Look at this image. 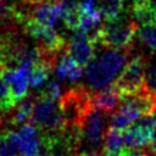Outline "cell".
<instances>
[{"instance_id":"cell-1","label":"cell","mask_w":156,"mask_h":156,"mask_svg":"<svg viewBox=\"0 0 156 156\" xmlns=\"http://www.w3.org/2000/svg\"><path fill=\"white\" fill-rule=\"evenodd\" d=\"M136 30L138 23L135 20L129 15L121 13L113 20L102 21L88 35L94 45H101L104 49L130 51L134 45Z\"/></svg>"},{"instance_id":"cell-2","label":"cell","mask_w":156,"mask_h":156,"mask_svg":"<svg viewBox=\"0 0 156 156\" xmlns=\"http://www.w3.org/2000/svg\"><path fill=\"white\" fill-rule=\"evenodd\" d=\"M128 58V51L107 49V51L95 57L87 65L85 85L91 91H96L110 85L117 74L123 69Z\"/></svg>"},{"instance_id":"cell-3","label":"cell","mask_w":156,"mask_h":156,"mask_svg":"<svg viewBox=\"0 0 156 156\" xmlns=\"http://www.w3.org/2000/svg\"><path fill=\"white\" fill-rule=\"evenodd\" d=\"M93 91L85 84H77L58 98V106L65 126H79L91 108Z\"/></svg>"},{"instance_id":"cell-4","label":"cell","mask_w":156,"mask_h":156,"mask_svg":"<svg viewBox=\"0 0 156 156\" xmlns=\"http://www.w3.org/2000/svg\"><path fill=\"white\" fill-rule=\"evenodd\" d=\"M30 123H33L41 133H55L61 130L65 127V122L56 100L37 94Z\"/></svg>"},{"instance_id":"cell-5","label":"cell","mask_w":156,"mask_h":156,"mask_svg":"<svg viewBox=\"0 0 156 156\" xmlns=\"http://www.w3.org/2000/svg\"><path fill=\"white\" fill-rule=\"evenodd\" d=\"M146 60V56L141 54H134L133 48L130 49L129 58L115 83L123 98L134 95L144 89V72Z\"/></svg>"},{"instance_id":"cell-6","label":"cell","mask_w":156,"mask_h":156,"mask_svg":"<svg viewBox=\"0 0 156 156\" xmlns=\"http://www.w3.org/2000/svg\"><path fill=\"white\" fill-rule=\"evenodd\" d=\"M22 28L27 35L35 40L37 49L39 51L58 55L66 50V39L52 27H46L28 20L22 24Z\"/></svg>"},{"instance_id":"cell-7","label":"cell","mask_w":156,"mask_h":156,"mask_svg":"<svg viewBox=\"0 0 156 156\" xmlns=\"http://www.w3.org/2000/svg\"><path fill=\"white\" fill-rule=\"evenodd\" d=\"M95 45L87 32L77 29L66 44L67 54L82 67H85L94 57Z\"/></svg>"},{"instance_id":"cell-8","label":"cell","mask_w":156,"mask_h":156,"mask_svg":"<svg viewBox=\"0 0 156 156\" xmlns=\"http://www.w3.org/2000/svg\"><path fill=\"white\" fill-rule=\"evenodd\" d=\"M61 15V0H44L30 4L28 20L46 27H54ZM27 20V21H28Z\"/></svg>"},{"instance_id":"cell-9","label":"cell","mask_w":156,"mask_h":156,"mask_svg":"<svg viewBox=\"0 0 156 156\" xmlns=\"http://www.w3.org/2000/svg\"><path fill=\"white\" fill-rule=\"evenodd\" d=\"M20 155L21 156H40L41 134L40 130L30 122L24 123L18 129Z\"/></svg>"},{"instance_id":"cell-10","label":"cell","mask_w":156,"mask_h":156,"mask_svg":"<svg viewBox=\"0 0 156 156\" xmlns=\"http://www.w3.org/2000/svg\"><path fill=\"white\" fill-rule=\"evenodd\" d=\"M122 100H123V96L115 84L113 85L110 84L100 90L93 91L91 94V106L108 115L119 107V104L122 102Z\"/></svg>"},{"instance_id":"cell-11","label":"cell","mask_w":156,"mask_h":156,"mask_svg":"<svg viewBox=\"0 0 156 156\" xmlns=\"http://www.w3.org/2000/svg\"><path fill=\"white\" fill-rule=\"evenodd\" d=\"M79 13L78 29L87 33L93 32L102 22V16L96 0H83L77 4Z\"/></svg>"},{"instance_id":"cell-12","label":"cell","mask_w":156,"mask_h":156,"mask_svg":"<svg viewBox=\"0 0 156 156\" xmlns=\"http://www.w3.org/2000/svg\"><path fill=\"white\" fill-rule=\"evenodd\" d=\"M28 73L29 71L24 67L17 68H5L2 71V77L7 82L12 96L18 102L28 93Z\"/></svg>"},{"instance_id":"cell-13","label":"cell","mask_w":156,"mask_h":156,"mask_svg":"<svg viewBox=\"0 0 156 156\" xmlns=\"http://www.w3.org/2000/svg\"><path fill=\"white\" fill-rule=\"evenodd\" d=\"M35 99H37V94L27 93V95L17 102V105L13 107L15 108L13 112H11L7 117V122L10 123V126L21 127L22 124L30 122Z\"/></svg>"},{"instance_id":"cell-14","label":"cell","mask_w":156,"mask_h":156,"mask_svg":"<svg viewBox=\"0 0 156 156\" xmlns=\"http://www.w3.org/2000/svg\"><path fill=\"white\" fill-rule=\"evenodd\" d=\"M55 73L60 79H67L71 82H76L78 80L82 74H83V69L82 66L78 65L65 50L63 52L60 54L56 63H55Z\"/></svg>"},{"instance_id":"cell-15","label":"cell","mask_w":156,"mask_h":156,"mask_svg":"<svg viewBox=\"0 0 156 156\" xmlns=\"http://www.w3.org/2000/svg\"><path fill=\"white\" fill-rule=\"evenodd\" d=\"M0 156H21L17 132L12 129L0 130Z\"/></svg>"},{"instance_id":"cell-16","label":"cell","mask_w":156,"mask_h":156,"mask_svg":"<svg viewBox=\"0 0 156 156\" xmlns=\"http://www.w3.org/2000/svg\"><path fill=\"white\" fill-rule=\"evenodd\" d=\"M123 143H124V138L121 130L110 127L105 132L104 138H102V154L112 155V154L122 152Z\"/></svg>"},{"instance_id":"cell-17","label":"cell","mask_w":156,"mask_h":156,"mask_svg":"<svg viewBox=\"0 0 156 156\" xmlns=\"http://www.w3.org/2000/svg\"><path fill=\"white\" fill-rule=\"evenodd\" d=\"M51 71H52V67H50L48 63H45L40 60H37V62L32 66V68L29 69V73H28L29 85L35 89L43 87L48 82Z\"/></svg>"},{"instance_id":"cell-18","label":"cell","mask_w":156,"mask_h":156,"mask_svg":"<svg viewBox=\"0 0 156 156\" xmlns=\"http://www.w3.org/2000/svg\"><path fill=\"white\" fill-rule=\"evenodd\" d=\"M60 18L67 29L77 30L79 24V13L77 2L72 0H61V15Z\"/></svg>"},{"instance_id":"cell-19","label":"cell","mask_w":156,"mask_h":156,"mask_svg":"<svg viewBox=\"0 0 156 156\" xmlns=\"http://www.w3.org/2000/svg\"><path fill=\"white\" fill-rule=\"evenodd\" d=\"M136 34L139 40L156 55V22L140 24Z\"/></svg>"},{"instance_id":"cell-20","label":"cell","mask_w":156,"mask_h":156,"mask_svg":"<svg viewBox=\"0 0 156 156\" xmlns=\"http://www.w3.org/2000/svg\"><path fill=\"white\" fill-rule=\"evenodd\" d=\"M102 20L108 21L123 13V0H99L98 2Z\"/></svg>"},{"instance_id":"cell-21","label":"cell","mask_w":156,"mask_h":156,"mask_svg":"<svg viewBox=\"0 0 156 156\" xmlns=\"http://www.w3.org/2000/svg\"><path fill=\"white\" fill-rule=\"evenodd\" d=\"M17 105V101L12 96L11 89L7 82L2 77V71L0 69V111L9 113Z\"/></svg>"},{"instance_id":"cell-22","label":"cell","mask_w":156,"mask_h":156,"mask_svg":"<svg viewBox=\"0 0 156 156\" xmlns=\"http://www.w3.org/2000/svg\"><path fill=\"white\" fill-rule=\"evenodd\" d=\"M144 90L156 96V58L150 60L147 57L144 72Z\"/></svg>"},{"instance_id":"cell-23","label":"cell","mask_w":156,"mask_h":156,"mask_svg":"<svg viewBox=\"0 0 156 156\" xmlns=\"http://www.w3.org/2000/svg\"><path fill=\"white\" fill-rule=\"evenodd\" d=\"M39 95L41 96H46V98H50V99H58L61 96V87H60V83L55 79L50 80L45 87L44 89L39 93Z\"/></svg>"},{"instance_id":"cell-24","label":"cell","mask_w":156,"mask_h":156,"mask_svg":"<svg viewBox=\"0 0 156 156\" xmlns=\"http://www.w3.org/2000/svg\"><path fill=\"white\" fill-rule=\"evenodd\" d=\"M76 156H102V155H99V154H91V152H79V154H77Z\"/></svg>"},{"instance_id":"cell-25","label":"cell","mask_w":156,"mask_h":156,"mask_svg":"<svg viewBox=\"0 0 156 156\" xmlns=\"http://www.w3.org/2000/svg\"><path fill=\"white\" fill-rule=\"evenodd\" d=\"M149 147H150V149H149V151H151L152 154H155V155H156V139L152 141V144H151Z\"/></svg>"},{"instance_id":"cell-26","label":"cell","mask_w":156,"mask_h":156,"mask_svg":"<svg viewBox=\"0 0 156 156\" xmlns=\"http://www.w3.org/2000/svg\"><path fill=\"white\" fill-rule=\"evenodd\" d=\"M149 4L152 6V9L156 10V0H149Z\"/></svg>"},{"instance_id":"cell-27","label":"cell","mask_w":156,"mask_h":156,"mask_svg":"<svg viewBox=\"0 0 156 156\" xmlns=\"http://www.w3.org/2000/svg\"><path fill=\"white\" fill-rule=\"evenodd\" d=\"M102 156H124V154H123V152H119V154H112V155H105V154H102Z\"/></svg>"},{"instance_id":"cell-28","label":"cell","mask_w":156,"mask_h":156,"mask_svg":"<svg viewBox=\"0 0 156 156\" xmlns=\"http://www.w3.org/2000/svg\"><path fill=\"white\" fill-rule=\"evenodd\" d=\"M24 1H28L30 4H35V2H40V1H44V0H24Z\"/></svg>"},{"instance_id":"cell-29","label":"cell","mask_w":156,"mask_h":156,"mask_svg":"<svg viewBox=\"0 0 156 156\" xmlns=\"http://www.w3.org/2000/svg\"><path fill=\"white\" fill-rule=\"evenodd\" d=\"M149 156H156V155H155V154H152L151 151H149Z\"/></svg>"},{"instance_id":"cell-30","label":"cell","mask_w":156,"mask_h":156,"mask_svg":"<svg viewBox=\"0 0 156 156\" xmlns=\"http://www.w3.org/2000/svg\"><path fill=\"white\" fill-rule=\"evenodd\" d=\"M0 69H1V71L4 69V68H2V63H1V60H0Z\"/></svg>"}]
</instances>
